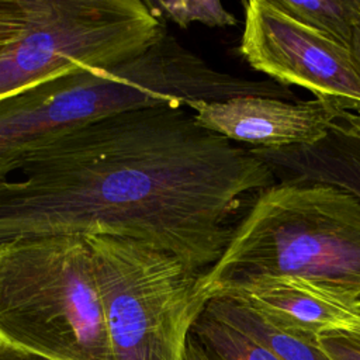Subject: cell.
Wrapping results in <instances>:
<instances>
[{
    "label": "cell",
    "mask_w": 360,
    "mask_h": 360,
    "mask_svg": "<svg viewBox=\"0 0 360 360\" xmlns=\"http://www.w3.org/2000/svg\"><path fill=\"white\" fill-rule=\"evenodd\" d=\"M190 333L211 360H281L264 345L205 307L194 321Z\"/></svg>",
    "instance_id": "cell-12"
},
{
    "label": "cell",
    "mask_w": 360,
    "mask_h": 360,
    "mask_svg": "<svg viewBox=\"0 0 360 360\" xmlns=\"http://www.w3.org/2000/svg\"><path fill=\"white\" fill-rule=\"evenodd\" d=\"M183 360H211V359L207 356V353L202 350V347L197 343V340L190 333Z\"/></svg>",
    "instance_id": "cell-18"
},
{
    "label": "cell",
    "mask_w": 360,
    "mask_h": 360,
    "mask_svg": "<svg viewBox=\"0 0 360 360\" xmlns=\"http://www.w3.org/2000/svg\"><path fill=\"white\" fill-rule=\"evenodd\" d=\"M186 108L193 111L200 127L262 149L314 145L352 114L318 98L292 103L253 94L191 101Z\"/></svg>",
    "instance_id": "cell-8"
},
{
    "label": "cell",
    "mask_w": 360,
    "mask_h": 360,
    "mask_svg": "<svg viewBox=\"0 0 360 360\" xmlns=\"http://www.w3.org/2000/svg\"><path fill=\"white\" fill-rule=\"evenodd\" d=\"M250 94L295 98L270 79L250 80L212 68L165 25L155 44L134 60L52 77L0 98V181L18 170L30 152L111 114Z\"/></svg>",
    "instance_id": "cell-2"
},
{
    "label": "cell",
    "mask_w": 360,
    "mask_h": 360,
    "mask_svg": "<svg viewBox=\"0 0 360 360\" xmlns=\"http://www.w3.org/2000/svg\"><path fill=\"white\" fill-rule=\"evenodd\" d=\"M0 181V242L44 235L143 240L204 273L248 194L277 183L249 148L160 104L91 121L30 152Z\"/></svg>",
    "instance_id": "cell-1"
},
{
    "label": "cell",
    "mask_w": 360,
    "mask_h": 360,
    "mask_svg": "<svg viewBox=\"0 0 360 360\" xmlns=\"http://www.w3.org/2000/svg\"><path fill=\"white\" fill-rule=\"evenodd\" d=\"M0 360H52V359L17 347L0 339Z\"/></svg>",
    "instance_id": "cell-17"
},
{
    "label": "cell",
    "mask_w": 360,
    "mask_h": 360,
    "mask_svg": "<svg viewBox=\"0 0 360 360\" xmlns=\"http://www.w3.org/2000/svg\"><path fill=\"white\" fill-rule=\"evenodd\" d=\"M204 307L218 318L264 345L281 360H329L316 343L280 330L252 307L239 300L226 295H214L208 298Z\"/></svg>",
    "instance_id": "cell-11"
},
{
    "label": "cell",
    "mask_w": 360,
    "mask_h": 360,
    "mask_svg": "<svg viewBox=\"0 0 360 360\" xmlns=\"http://www.w3.org/2000/svg\"><path fill=\"white\" fill-rule=\"evenodd\" d=\"M316 345L329 360H360V319L349 326L321 333Z\"/></svg>",
    "instance_id": "cell-15"
},
{
    "label": "cell",
    "mask_w": 360,
    "mask_h": 360,
    "mask_svg": "<svg viewBox=\"0 0 360 360\" xmlns=\"http://www.w3.org/2000/svg\"><path fill=\"white\" fill-rule=\"evenodd\" d=\"M25 0H0V49L7 48L25 30Z\"/></svg>",
    "instance_id": "cell-16"
},
{
    "label": "cell",
    "mask_w": 360,
    "mask_h": 360,
    "mask_svg": "<svg viewBox=\"0 0 360 360\" xmlns=\"http://www.w3.org/2000/svg\"><path fill=\"white\" fill-rule=\"evenodd\" d=\"M214 295L239 300L280 330L312 343H316L321 333L349 326L360 319V311L332 300L305 283L284 277L233 283L217 290L211 294Z\"/></svg>",
    "instance_id": "cell-9"
},
{
    "label": "cell",
    "mask_w": 360,
    "mask_h": 360,
    "mask_svg": "<svg viewBox=\"0 0 360 360\" xmlns=\"http://www.w3.org/2000/svg\"><path fill=\"white\" fill-rule=\"evenodd\" d=\"M110 360H183L208 298L201 273L143 240L87 235Z\"/></svg>",
    "instance_id": "cell-5"
},
{
    "label": "cell",
    "mask_w": 360,
    "mask_h": 360,
    "mask_svg": "<svg viewBox=\"0 0 360 360\" xmlns=\"http://www.w3.org/2000/svg\"><path fill=\"white\" fill-rule=\"evenodd\" d=\"M349 49H350V55H352L353 63L356 66V70H357V73L360 76V27H357L354 30L352 42L349 45Z\"/></svg>",
    "instance_id": "cell-19"
},
{
    "label": "cell",
    "mask_w": 360,
    "mask_h": 360,
    "mask_svg": "<svg viewBox=\"0 0 360 360\" xmlns=\"http://www.w3.org/2000/svg\"><path fill=\"white\" fill-rule=\"evenodd\" d=\"M239 53L270 80L298 86L314 98L360 112V76L350 49L301 22L276 0L243 1Z\"/></svg>",
    "instance_id": "cell-7"
},
{
    "label": "cell",
    "mask_w": 360,
    "mask_h": 360,
    "mask_svg": "<svg viewBox=\"0 0 360 360\" xmlns=\"http://www.w3.org/2000/svg\"><path fill=\"white\" fill-rule=\"evenodd\" d=\"M4 49H6V48H4ZM4 49H0V52H3V51H4Z\"/></svg>",
    "instance_id": "cell-20"
},
{
    "label": "cell",
    "mask_w": 360,
    "mask_h": 360,
    "mask_svg": "<svg viewBox=\"0 0 360 360\" xmlns=\"http://www.w3.org/2000/svg\"><path fill=\"white\" fill-rule=\"evenodd\" d=\"M249 149L277 181L326 183L360 200V114L352 112L314 145Z\"/></svg>",
    "instance_id": "cell-10"
},
{
    "label": "cell",
    "mask_w": 360,
    "mask_h": 360,
    "mask_svg": "<svg viewBox=\"0 0 360 360\" xmlns=\"http://www.w3.org/2000/svg\"><path fill=\"white\" fill-rule=\"evenodd\" d=\"M0 339L52 360H110L86 236L0 242Z\"/></svg>",
    "instance_id": "cell-4"
},
{
    "label": "cell",
    "mask_w": 360,
    "mask_h": 360,
    "mask_svg": "<svg viewBox=\"0 0 360 360\" xmlns=\"http://www.w3.org/2000/svg\"><path fill=\"white\" fill-rule=\"evenodd\" d=\"M24 32L0 52V98L143 55L165 22L141 0H25Z\"/></svg>",
    "instance_id": "cell-6"
},
{
    "label": "cell",
    "mask_w": 360,
    "mask_h": 360,
    "mask_svg": "<svg viewBox=\"0 0 360 360\" xmlns=\"http://www.w3.org/2000/svg\"><path fill=\"white\" fill-rule=\"evenodd\" d=\"M149 3L159 15H165L180 28H187L193 22L207 27H231L238 24V18L218 0H160Z\"/></svg>",
    "instance_id": "cell-14"
},
{
    "label": "cell",
    "mask_w": 360,
    "mask_h": 360,
    "mask_svg": "<svg viewBox=\"0 0 360 360\" xmlns=\"http://www.w3.org/2000/svg\"><path fill=\"white\" fill-rule=\"evenodd\" d=\"M260 277L305 283L360 311V200L326 183L277 181L253 194L200 284L210 298Z\"/></svg>",
    "instance_id": "cell-3"
},
{
    "label": "cell",
    "mask_w": 360,
    "mask_h": 360,
    "mask_svg": "<svg viewBox=\"0 0 360 360\" xmlns=\"http://www.w3.org/2000/svg\"><path fill=\"white\" fill-rule=\"evenodd\" d=\"M301 22L349 48L360 27V0H276Z\"/></svg>",
    "instance_id": "cell-13"
}]
</instances>
